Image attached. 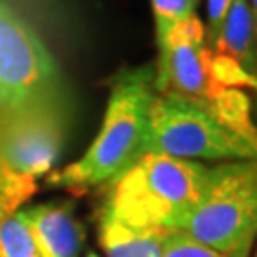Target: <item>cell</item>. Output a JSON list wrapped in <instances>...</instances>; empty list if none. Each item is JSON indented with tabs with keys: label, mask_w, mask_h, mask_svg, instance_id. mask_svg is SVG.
<instances>
[{
	"label": "cell",
	"mask_w": 257,
	"mask_h": 257,
	"mask_svg": "<svg viewBox=\"0 0 257 257\" xmlns=\"http://www.w3.org/2000/svg\"><path fill=\"white\" fill-rule=\"evenodd\" d=\"M40 257H78L84 229L69 202L38 204L23 210Z\"/></svg>",
	"instance_id": "cell-8"
},
{
	"label": "cell",
	"mask_w": 257,
	"mask_h": 257,
	"mask_svg": "<svg viewBox=\"0 0 257 257\" xmlns=\"http://www.w3.org/2000/svg\"><path fill=\"white\" fill-rule=\"evenodd\" d=\"M0 257H40L23 210L0 219Z\"/></svg>",
	"instance_id": "cell-11"
},
{
	"label": "cell",
	"mask_w": 257,
	"mask_h": 257,
	"mask_svg": "<svg viewBox=\"0 0 257 257\" xmlns=\"http://www.w3.org/2000/svg\"><path fill=\"white\" fill-rule=\"evenodd\" d=\"M253 257H257V248H255V253H253Z\"/></svg>",
	"instance_id": "cell-21"
},
{
	"label": "cell",
	"mask_w": 257,
	"mask_h": 257,
	"mask_svg": "<svg viewBox=\"0 0 257 257\" xmlns=\"http://www.w3.org/2000/svg\"><path fill=\"white\" fill-rule=\"evenodd\" d=\"M208 166L147 153L107 185L99 210L141 230H181L202 196Z\"/></svg>",
	"instance_id": "cell-2"
},
{
	"label": "cell",
	"mask_w": 257,
	"mask_h": 257,
	"mask_svg": "<svg viewBox=\"0 0 257 257\" xmlns=\"http://www.w3.org/2000/svg\"><path fill=\"white\" fill-rule=\"evenodd\" d=\"M230 2L232 0H208V27H206V33H208V40H210L208 46L210 48L215 46V42L219 38L221 27H223L225 16L230 8Z\"/></svg>",
	"instance_id": "cell-17"
},
{
	"label": "cell",
	"mask_w": 257,
	"mask_h": 257,
	"mask_svg": "<svg viewBox=\"0 0 257 257\" xmlns=\"http://www.w3.org/2000/svg\"><path fill=\"white\" fill-rule=\"evenodd\" d=\"M156 69L151 65L116 74L101 130L76 162L52 172L48 183L73 194L109 185L143 155L149 112L156 97Z\"/></svg>",
	"instance_id": "cell-1"
},
{
	"label": "cell",
	"mask_w": 257,
	"mask_h": 257,
	"mask_svg": "<svg viewBox=\"0 0 257 257\" xmlns=\"http://www.w3.org/2000/svg\"><path fill=\"white\" fill-rule=\"evenodd\" d=\"M37 193V181L16 175L0 160V219L18 211L23 202H27Z\"/></svg>",
	"instance_id": "cell-13"
},
{
	"label": "cell",
	"mask_w": 257,
	"mask_h": 257,
	"mask_svg": "<svg viewBox=\"0 0 257 257\" xmlns=\"http://www.w3.org/2000/svg\"><path fill=\"white\" fill-rule=\"evenodd\" d=\"M160 257H223L215 249L194 240L185 230H172L166 238Z\"/></svg>",
	"instance_id": "cell-16"
},
{
	"label": "cell",
	"mask_w": 257,
	"mask_h": 257,
	"mask_svg": "<svg viewBox=\"0 0 257 257\" xmlns=\"http://www.w3.org/2000/svg\"><path fill=\"white\" fill-rule=\"evenodd\" d=\"M211 48L206 44V29L202 21L193 16L179 23L158 46L156 63V92H177L211 99L219 88L210 73Z\"/></svg>",
	"instance_id": "cell-7"
},
{
	"label": "cell",
	"mask_w": 257,
	"mask_h": 257,
	"mask_svg": "<svg viewBox=\"0 0 257 257\" xmlns=\"http://www.w3.org/2000/svg\"><path fill=\"white\" fill-rule=\"evenodd\" d=\"M8 2V0H6ZM14 8L25 10L42 25L52 29H63L71 18L69 0H12Z\"/></svg>",
	"instance_id": "cell-15"
},
{
	"label": "cell",
	"mask_w": 257,
	"mask_h": 257,
	"mask_svg": "<svg viewBox=\"0 0 257 257\" xmlns=\"http://www.w3.org/2000/svg\"><path fill=\"white\" fill-rule=\"evenodd\" d=\"M198 0H151L153 14H155L156 25V44L162 46L168 35L174 31L179 23L196 16Z\"/></svg>",
	"instance_id": "cell-12"
},
{
	"label": "cell",
	"mask_w": 257,
	"mask_h": 257,
	"mask_svg": "<svg viewBox=\"0 0 257 257\" xmlns=\"http://www.w3.org/2000/svg\"><path fill=\"white\" fill-rule=\"evenodd\" d=\"M170 232L134 229L107 211L97 213V240L107 257H160Z\"/></svg>",
	"instance_id": "cell-10"
},
{
	"label": "cell",
	"mask_w": 257,
	"mask_h": 257,
	"mask_svg": "<svg viewBox=\"0 0 257 257\" xmlns=\"http://www.w3.org/2000/svg\"><path fill=\"white\" fill-rule=\"evenodd\" d=\"M175 156L183 160H248L257 147L225 128L206 99L177 92H158L149 112L143 155Z\"/></svg>",
	"instance_id": "cell-4"
},
{
	"label": "cell",
	"mask_w": 257,
	"mask_h": 257,
	"mask_svg": "<svg viewBox=\"0 0 257 257\" xmlns=\"http://www.w3.org/2000/svg\"><path fill=\"white\" fill-rule=\"evenodd\" d=\"M181 230L223 257H249L257 240V158L208 170L202 196Z\"/></svg>",
	"instance_id": "cell-3"
},
{
	"label": "cell",
	"mask_w": 257,
	"mask_h": 257,
	"mask_svg": "<svg viewBox=\"0 0 257 257\" xmlns=\"http://www.w3.org/2000/svg\"><path fill=\"white\" fill-rule=\"evenodd\" d=\"M249 4H251V10H253V16H255L257 21V0H249Z\"/></svg>",
	"instance_id": "cell-18"
},
{
	"label": "cell",
	"mask_w": 257,
	"mask_h": 257,
	"mask_svg": "<svg viewBox=\"0 0 257 257\" xmlns=\"http://www.w3.org/2000/svg\"><path fill=\"white\" fill-rule=\"evenodd\" d=\"M255 55H257V52H255ZM255 92H257V88H255ZM255 114H257V105H255ZM255 126H257V124H255Z\"/></svg>",
	"instance_id": "cell-20"
},
{
	"label": "cell",
	"mask_w": 257,
	"mask_h": 257,
	"mask_svg": "<svg viewBox=\"0 0 257 257\" xmlns=\"http://www.w3.org/2000/svg\"><path fill=\"white\" fill-rule=\"evenodd\" d=\"M219 54L229 55L253 78H257V21L249 0H232L225 16L215 46Z\"/></svg>",
	"instance_id": "cell-9"
},
{
	"label": "cell",
	"mask_w": 257,
	"mask_h": 257,
	"mask_svg": "<svg viewBox=\"0 0 257 257\" xmlns=\"http://www.w3.org/2000/svg\"><path fill=\"white\" fill-rule=\"evenodd\" d=\"M86 257H99V255H97L95 251H90V253H88V255H86Z\"/></svg>",
	"instance_id": "cell-19"
},
{
	"label": "cell",
	"mask_w": 257,
	"mask_h": 257,
	"mask_svg": "<svg viewBox=\"0 0 257 257\" xmlns=\"http://www.w3.org/2000/svg\"><path fill=\"white\" fill-rule=\"evenodd\" d=\"M210 73L213 82L219 88H257V78H253L251 74H248L242 65H238L234 59H230L229 55L219 54L215 50H211L210 54Z\"/></svg>",
	"instance_id": "cell-14"
},
{
	"label": "cell",
	"mask_w": 257,
	"mask_h": 257,
	"mask_svg": "<svg viewBox=\"0 0 257 257\" xmlns=\"http://www.w3.org/2000/svg\"><path fill=\"white\" fill-rule=\"evenodd\" d=\"M67 103L0 110V160L16 175L37 181L57 164L67 138Z\"/></svg>",
	"instance_id": "cell-6"
},
{
	"label": "cell",
	"mask_w": 257,
	"mask_h": 257,
	"mask_svg": "<svg viewBox=\"0 0 257 257\" xmlns=\"http://www.w3.org/2000/svg\"><path fill=\"white\" fill-rule=\"evenodd\" d=\"M65 103L63 80L37 31L0 0V110Z\"/></svg>",
	"instance_id": "cell-5"
}]
</instances>
